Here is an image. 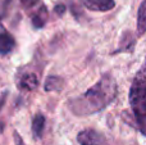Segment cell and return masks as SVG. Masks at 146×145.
I'll return each mask as SVG.
<instances>
[{
    "mask_svg": "<svg viewBox=\"0 0 146 145\" xmlns=\"http://www.w3.org/2000/svg\"><path fill=\"white\" fill-rule=\"evenodd\" d=\"M137 36H142L146 32V0L140 4L137 10Z\"/></svg>",
    "mask_w": 146,
    "mask_h": 145,
    "instance_id": "cell-7",
    "label": "cell"
},
{
    "mask_svg": "<svg viewBox=\"0 0 146 145\" xmlns=\"http://www.w3.org/2000/svg\"><path fill=\"white\" fill-rule=\"evenodd\" d=\"M64 12H66V7L64 5H56L55 7V13H58L59 15H63Z\"/></svg>",
    "mask_w": 146,
    "mask_h": 145,
    "instance_id": "cell-14",
    "label": "cell"
},
{
    "mask_svg": "<svg viewBox=\"0 0 146 145\" xmlns=\"http://www.w3.org/2000/svg\"><path fill=\"white\" fill-rule=\"evenodd\" d=\"M17 86L21 91H33L38 86V77L32 72L21 73L17 78Z\"/></svg>",
    "mask_w": 146,
    "mask_h": 145,
    "instance_id": "cell-4",
    "label": "cell"
},
{
    "mask_svg": "<svg viewBox=\"0 0 146 145\" xmlns=\"http://www.w3.org/2000/svg\"><path fill=\"white\" fill-rule=\"evenodd\" d=\"M77 141L80 145H109L103 134L91 128L81 131L77 135Z\"/></svg>",
    "mask_w": 146,
    "mask_h": 145,
    "instance_id": "cell-3",
    "label": "cell"
},
{
    "mask_svg": "<svg viewBox=\"0 0 146 145\" xmlns=\"http://www.w3.org/2000/svg\"><path fill=\"white\" fill-rule=\"evenodd\" d=\"M15 48V40L9 32H0V54L7 55Z\"/></svg>",
    "mask_w": 146,
    "mask_h": 145,
    "instance_id": "cell-6",
    "label": "cell"
},
{
    "mask_svg": "<svg viewBox=\"0 0 146 145\" xmlns=\"http://www.w3.org/2000/svg\"><path fill=\"white\" fill-rule=\"evenodd\" d=\"M83 5L90 10L108 12L115 7V1L114 0H83Z\"/></svg>",
    "mask_w": 146,
    "mask_h": 145,
    "instance_id": "cell-5",
    "label": "cell"
},
{
    "mask_svg": "<svg viewBox=\"0 0 146 145\" xmlns=\"http://www.w3.org/2000/svg\"><path fill=\"white\" fill-rule=\"evenodd\" d=\"M4 127H5L4 122H0V135H1V134H3V131H4Z\"/></svg>",
    "mask_w": 146,
    "mask_h": 145,
    "instance_id": "cell-16",
    "label": "cell"
},
{
    "mask_svg": "<svg viewBox=\"0 0 146 145\" xmlns=\"http://www.w3.org/2000/svg\"><path fill=\"white\" fill-rule=\"evenodd\" d=\"M13 138H14V143H15V145H26V144H25V141H23V139L21 138V135L17 132V131H14V132H13Z\"/></svg>",
    "mask_w": 146,
    "mask_h": 145,
    "instance_id": "cell-13",
    "label": "cell"
},
{
    "mask_svg": "<svg viewBox=\"0 0 146 145\" xmlns=\"http://www.w3.org/2000/svg\"><path fill=\"white\" fill-rule=\"evenodd\" d=\"M64 86V81L59 76H48L44 84V90L48 92L50 91H60Z\"/></svg>",
    "mask_w": 146,
    "mask_h": 145,
    "instance_id": "cell-8",
    "label": "cell"
},
{
    "mask_svg": "<svg viewBox=\"0 0 146 145\" xmlns=\"http://www.w3.org/2000/svg\"><path fill=\"white\" fill-rule=\"evenodd\" d=\"M48 19V9L41 5L40 9L32 15V25L35 28H42Z\"/></svg>",
    "mask_w": 146,
    "mask_h": 145,
    "instance_id": "cell-10",
    "label": "cell"
},
{
    "mask_svg": "<svg viewBox=\"0 0 146 145\" xmlns=\"http://www.w3.org/2000/svg\"><path fill=\"white\" fill-rule=\"evenodd\" d=\"M45 128V117L41 113L36 114L32 120V134L35 139H41Z\"/></svg>",
    "mask_w": 146,
    "mask_h": 145,
    "instance_id": "cell-9",
    "label": "cell"
},
{
    "mask_svg": "<svg viewBox=\"0 0 146 145\" xmlns=\"http://www.w3.org/2000/svg\"><path fill=\"white\" fill-rule=\"evenodd\" d=\"M7 96H8V92L5 91L4 94L1 95V98H0V110L3 109V107H4V104H5V102H7Z\"/></svg>",
    "mask_w": 146,
    "mask_h": 145,
    "instance_id": "cell-15",
    "label": "cell"
},
{
    "mask_svg": "<svg viewBox=\"0 0 146 145\" xmlns=\"http://www.w3.org/2000/svg\"><path fill=\"white\" fill-rule=\"evenodd\" d=\"M129 104L136 118L137 128L146 136V62L133 78L129 91Z\"/></svg>",
    "mask_w": 146,
    "mask_h": 145,
    "instance_id": "cell-2",
    "label": "cell"
},
{
    "mask_svg": "<svg viewBox=\"0 0 146 145\" xmlns=\"http://www.w3.org/2000/svg\"><path fill=\"white\" fill-rule=\"evenodd\" d=\"M117 94L118 86L115 80L106 73L87 91L69 100L68 108L76 116H92L110 105Z\"/></svg>",
    "mask_w": 146,
    "mask_h": 145,
    "instance_id": "cell-1",
    "label": "cell"
},
{
    "mask_svg": "<svg viewBox=\"0 0 146 145\" xmlns=\"http://www.w3.org/2000/svg\"><path fill=\"white\" fill-rule=\"evenodd\" d=\"M37 1H38V0H19L21 5H22L23 8H26V9H30V8L35 7Z\"/></svg>",
    "mask_w": 146,
    "mask_h": 145,
    "instance_id": "cell-12",
    "label": "cell"
},
{
    "mask_svg": "<svg viewBox=\"0 0 146 145\" xmlns=\"http://www.w3.org/2000/svg\"><path fill=\"white\" fill-rule=\"evenodd\" d=\"M135 41H136L135 36L132 35L129 31H126V32L123 33L122 40H121L122 46L121 48H118V50H115L114 53H119V51H123V50H131V49L133 48V45H135Z\"/></svg>",
    "mask_w": 146,
    "mask_h": 145,
    "instance_id": "cell-11",
    "label": "cell"
}]
</instances>
